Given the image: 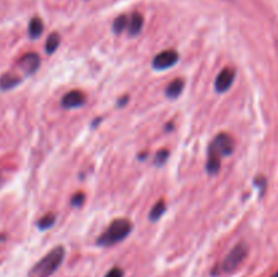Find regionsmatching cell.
Returning <instances> with one entry per match:
<instances>
[{
  "label": "cell",
  "mask_w": 278,
  "mask_h": 277,
  "mask_svg": "<svg viewBox=\"0 0 278 277\" xmlns=\"http://www.w3.org/2000/svg\"><path fill=\"white\" fill-rule=\"evenodd\" d=\"M185 88V82H183L182 79H175L172 82L167 86L166 88V96L167 98H170V100H175V98H178L181 96V93Z\"/></svg>",
  "instance_id": "cell-11"
},
{
  "label": "cell",
  "mask_w": 278,
  "mask_h": 277,
  "mask_svg": "<svg viewBox=\"0 0 278 277\" xmlns=\"http://www.w3.org/2000/svg\"><path fill=\"white\" fill-rule=\"evenodd\" d=\"M128 101H129V97H124L122 100H120V101H118V102H117V105H118L120 108H122V106H124V105L126 104Z\"/></svg>",
  "instance_id": "cell-20"
},
{
  "label": "cell",
  "mask_w": 278,
  "mask_h": 277,
  "mask_svg": "<svg viewBox=\"0 0 278 277\" xmlns=\"http://www.w3.org/2000/svg\"><path fill=\"white\" fill-rule=\"evenodd\" d=\"M168 155H170V152H168L167 149H160V151L155 155L154 163L158 166V167H160V166H163L166 163V161L168 159Z\"/></svg>",
  "instance_id": "cell-17"
},
{
  "label": "cell",
  "mask_w": 278,
  "mask_h": 277,
  "mask_svg": "<svg viewBox=\"0 0 278 277\" xmlns=\"http://www.w3.org/2000/svg\"><path fill=\"white\" fill-rule=\"evenodd\" d=\"M40 63H41V58L37 53H26L23 57L19 60V67L22 70L25 71L27 75H33L36 71L40 68Z\"/></svg>",
  "instance_id": "cell-8"
},
{
  "label": "cell",
  "mask_w": 278,
  "mask_h": 277,
  "mask_svg": "<svg viewBox=\"0 0 278 277\" xmlns=\"http://www.w3.org/2000/svg\"><path fill=\"white\" fill-rule=\"evenodd\" d=\"M249 254V248L246 243H237L235 248L228 253V256L225 257L223 264H221V270L223 272L231 273L233 272L237 266H240V264L246 260V257Z\"/></svg>",
  "instance_id": "cell-4"
},
{
  "label": "cell",
  "mask_w": 278,
  "mask_h": 277,
  "mask_svg": "<svg viewBox=\"0 0 278 277\" xmlns=\"http://www.w3.org/2000/svg\"><path fill=\"white\" fill-rule=\"evenodd\" d=\"M129 25V19L128 17H125V15H121V17H118L114 21V23H113V30H114V33L116 34H120L122 33L126 27H128Z\"/></svg>",
  "instance_id": "cell-15"
},
{
  "label": "cell",
  "mask_w": 278,
  "mask_h": 277,
  "mask_svg": "<svg viewBox=\"0 0 278 277\" xmlns=\"http://www.w3.org/2000/svg\"><path fill=\"white\" fill-rule=\"evenodd\" d=\"M143 26H144V18L140 14H133L132 17L129 18L128 32L130 37H136L142 33Z\"/></svg>",
  "instance_id": "cell-9"
},
{
  "label": "cell",
  "mask_w": 278,
  "mask_h": 277,
  "mask_svg": "<svg viewBox=\"0 0 278 277\" xmlns=\"http://www.w3.org/2000/svg\"><path fill=\"white\" fill-rule=\"evenodd\" d=\"M233 139L227 133H220L217 135L213 141L209 145L207 149V159H216V161H221L223 157H229L233 152Z\"/></svg>",
  "instance_id": "cell-3"
},
{
  "label": "cell",
  "mask_w": 278,
  "mask_h": 277,
  "mask_svg": "<svg viewBox=\"0 0 278 277\" xmlns=\"http://www.w3.org/2000/svg\"><path fill=\"white\" fill-rule=\"evenodd\" d=\"M133 226L132 223L126 219H117L114 220L108 230L98 238L96 243L102 246V248H110L113 244L120 243L122 240L129 236V234L132 232Z\"/></svg>",
  "instance_id": "cell-2"
},
{
  "label": "cell",
  "mask_w": 278,
  "mask_h": 277,
  "mask_svg": "<svg viewBox=\"0 0 278 277\" xmlns=\"http://www.w3.org/2000/svg\"><path fill=\"white\" fill-rule=\"evenodd\" d=\"M54 222H56V216H54L53 213H48V215L44 216V218L38 222V228H40V230H48V228H50L53 226Z\"/></svg>",
  "instance_id": "cell-16"
},
{
  "label": "cell",
  "mask_w": 278,
  "mask_h": 277,
  "mask_svg": "<svg viewBox=\"0 0 278 277\" xmlns=\"http://www.w3.org/2000/svg\"><path fill=\"white\" fill-rule=\"evenodd\" d=\"M84 104H86V96L78 90L66 93L61 100V106L64 109H76L83 106Z\"/></svg>",
  "instance_id": "cell-7"
},
{
  "label": "cell",
  "mask_w": 278,
  "mask_h": 277,
  "mask_svg": "<svg viewBox=\"0 0 278 277\" xmlns=\"http://www.w3.org/2000/svg\"><path fill=\"white\" fill-rule=\"evenodd\" d=\"M273 277H278V272L277 273H275V274H274V276Z\"/></svg>",
  "instance_id": "cell-21"
},
{
  "label": "cell",
  "mask_w": 278,
  "mask_h": 277,
  "mask_svg": "<svg viewBox=\"0 0 278 277\" xmlns=\"http://www.w3.org/2000/svg\"><path fill=\"white\" fill-rule=\"evenodd\" d=\"M58 45H60V36H58L57 33L50 34L49 37H48V40H46V44H45L46 53L48 54L54 53V52L57 50Z\"/></svg>",
  "instance_id": "cell-13"
},
{
  "label": "cell",
  "mask_w": 278,
  "mask_h": 277,
  "mask_svg": "<svg viewBox=\"0 0 278 277\" xmlns=\"http://www.w3.org/2000/svg\"><path fill=\"white\" fill-rule=\"evenodd\" d=\"M44 32V23L40 18H33L29 23V37L31 40H38Z\"/></svg>",
  "instance_id": "cell-12"
},
{
  "label": "cell",
  "mask_w": 278,
  "mask_h": 277,
  "mask_svg": "<svg viewBox=\"0 0 278 277\" xmlns=\"http://www.w3.org/2000/svg\"><path fill=\"white\" fill-rule=\"evenodd\" d=\"M65 257V249L62 246H57L50 250L45 257H42L37 264L34 265L30 270L31 277H49L52 276L60 266Z\"/></svg>",
  "instance_id": "cell-1"
},
{
  "label": "cell",
  "mask_w": 278,
  "mask_h": 277,
  "mask_svg": "<svg viewBox=\"0 0 278 277\" xmlns=\"http://www.w3.org/2000/svg\"><path fill=\"white\" fill-rule=\"evenodd\" d=\"M164 212H166V204L164 201H159L154 205V208L151 209L150 212V219L152 222H158L163 215H164Z\"/></svg>",
  "instance_id": "cell-14"
},
{
  "label": "cell",
  "mask_w": 278,
  "mask_h": 277,
  "mask_svg": "<svg viewBox=\"0 0 278 277\" xmlns=\"http://www.w3.org/2000/svg\"><path fill=\"white\" fill-rule=\"evenodd\" d=\"M19 83H21V78L19 76L7 72V74H3L0 76V90H11L14 87H17Z\"/></svg>",
  "instance_id": "cell-10"
},
{
  "label": "cell",
  "mask_w": 278,
  "mask_h": 277,
  "mask_svg": "<svg viewBox=\"0 0 278 277\" xmlns=\"http://www.w3.org/2000/svg\"><path fill=\"white\" fill-rule=\"evenodd\" d=\"M233 80H235V71L231 70V68H225L217 75L216 80H215V88L220 94L225 93L231 88Z\"/></svg>",
  "instance_id": "cell-6"
},
{
  "label": "cell",
  "mask_w": 278,
  "mask_h": 277,
  "mask_svg": "<svg viewBox=\"0 0 278 277\" xmlns=\"http://www.w3.org/2000/svg\"><path fill=\"white\" fill-rule=\"evenodd\" d=\"M84 200H86V196H84L83 193H76V195L72 197L71 203L74 207H80V205L84 203Z\"/></svg>",
  "instance_id": "cell-18"
},
{
  "label": "cell",
  "mask_w": 278,
  "mask_h": 277,
  "mask_svg": "<svg viewBox=\"0 0 278 277\" xmlns=\"http://www.w3.org/2000/svg\"><path fill=\"white\" fill-rule=\"evenodd\" d=\"M105 277H124V270L121 268H113L106 273Z\"/></svg>",
  "instance_id": "cell-19"
},
{
  "label": "cell",
  "mask_w": 278,
  "mask_h": 277,
  "mask_svg": "<svg viewBox=\"0 0 278 277\" xmlns=\"http://www.w3.org/2000/svg\"><path fill=\"white\" fill-rule=\"evenodd\" d=\"M178 53L175 50H163L159 54H156L152 61V67L156 71H164L168 70L171 67H174L178 63Z\"/></svg>",
  "instance_id": "cell-5"
}]
</instances>
